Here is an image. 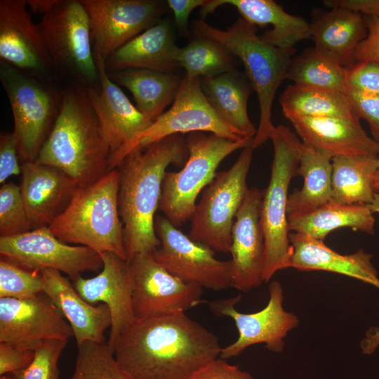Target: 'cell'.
Masks as SVG:
<instances>
[{
    "label": "cell",
    "instance_id": "cell-1",
    "mask_svg": "<svg viewBox=\"0 0 379 379\" xmlns=\"http://www.w3.org/2000/svg\"><path fill=\"white\" fill-rule=\"evenodd\" d=\"M221 349L215 334L182 312L135 319L113 347L133 379H191Z\"/></svg>",
    "mask_w": 379,
    "mask_h": 379
},
{
    "label": "cell",
    "instance_id": "cell-2",
    "mask_svg": "<svg viewBox=\"0 0 379 379\" xmlns=\"http://www.w3.org/2000/svg\"><path fill=\"white\" fill-rule=\"evenodd\" d=\"M188 156L186 139L175 134L146 147L137 146L117 168L127 260L153 253L159 247L154 220L166 168L185 164Z\"/></svg>",
    "mask_w": 379,
    "mask_h": 379
},
{
    "label": "cell",
    "instance_id": "cell-3",
    "mask_svg": "<svg viewBox=\"0 0 379 379\" xmlns=\"http://www.w3.org/2000/svg\"><path fill=\"white\" fill-rule=\"evenodd\" d=\"M62 93L60 113L34 161L84 187L110 171L109 151L86 88L70 83Z\"/></svg>",
    "mask_w": 379,
    "mask_h": 379
},
{
    "label": "cell",
    "instance_id": "cell-4",
    "mask_svg": "<svg viewBox=\"0 0 379 379\" xmlns=\"http://www.w3.org/2000/svg\"><path fill=\"white\" fill-rule=\"evenodd\" d=\"M195 36L218 41L232 55L237 57L256 93L260 121L252 147L255 149L270 139L274 128L272 107L279 86L286 74L295 48L283 49L272 46L257 34V27L239 18L226 30L215 28L203 20L192 25Z\"/></svg>",
    "mask_w": 379,
    "mask_h": 379
},
{
    "label": "cell",
    "instance_id": "cell-5",
    "mask_svg": "<svg viewBox=\"0 0 379 379\" xmlns=\"http://www.w3.org/2000/svg\"><path fill=\"white\" fill-rule=\"evenodd\" d=\"M119 174L110 171L96 182L79 187L71 201L48 227L65 244L113 253L127 260L124 226L119 211Z\"/></svg>",
    "mask_w": 379,
    "mask_h": 379
},
{
    "label": "cell",
    "instance_id": "cell-6",
    "mask_svg": "<svg viewBox=\"0 0 379 379\" xmlns=\"http://www.w3.org/2000/svg\"><path fill=\"white\" fill-rule=\"evenodd\" d=\"M274 157L269 185L262 191L260 221L265 245V282L279 270L290 267L287 204L291 180L298 174L302 142L286 126H274L270 135Z\"/></svg>",
    "mask_w": 379,
    "mask_h": 379
},
{
    "label": "cell",
    "instance_id": "cell-7",
    "mask_svg": "<svg viewBox=\"0 0 379 379\" xmlns=\"http://www.w3.org/2000/svg\"><path fill=\"white\" fill-rule=\"evenodd\" d=\"M0 81L11 108L19 157L34 161L60 113L62 90L0 60Z\"/></svg>",
    "mask_w": 379,
    "mask_h": 379
},
{
    "label": "cell",
    "instance_id": "cell-8",
    "mask_svg": "<svg viewBox=\"0 0 379 379\" xmlns=\"http://www.w3.org/2000/svg\"><path fill=\"white\" fill-rule=\"evenodd\" d=\"M253 138L228 140L204 132L189 133L188 159L178 172H166L159 209L178 227L191 219L199 193L216 175L220 162L233 152L253 142Z\"/></svg>",
    "mask_w": 379,
    "mask_h": 379
},
{
    "label": "cell",
    "instance_id": "cell-9",
    "mask_svg": "<svg viewBox=\"0 0 379 379\" xmlns=\"http://www.w3.org/2000/svg\"><path fill=\"white\" fill-rule=\"evenodd\" d=\"M37 25L57 77L84 88L99 83L89 18L81 1L58 0Z\"/></svg>",
    "mask_w": 379,
    "mask_h": 379
},
{
    "label": "cell",
    "instance_id": "cell-10",
    "mask_svg": "<svg viewBox=\"0 0 379 379\" xmlns=\"http://www.w3.org/2000/svg\"><path fill=\"white\" fill-rule=\"evenodd\" d=\"M253 149L252 144L242 149L231 168L217 173L204 190L190 219L191 239L214 251L230 253L234 219L248 190Z\"/></svg>",
    "mask_w": 379,
    "mask_h": 379
},
{
    "label": "cell",
    "instance_id": "cell-11",
    "mask_svg": "<svg viewBox=\"0 0 379 379\" xmlns=\"http://www.w3.org/2000/svg\"><path fill=\"white\" fill-rule=\"evenodd\" d=\"M154 229L160 246L153 256L171 274L215 291L232 287L230 260H218L213 250L191 239L166 217H155Z\"/></svg>",
    "mask_w": 379,
    "mask_h": 379
},
{
    "label": "cell",
    "instance_id": "cell-12",
    "mask_svg": "<svg viewBox=\"0 0 379 379\" xmlns=\"http://www.w3.org/2000/svg\"><path fill=\"white\" fill-rule=\"evenodd\" d=\"M240 300L239 295L214 300L209 304L211 310L215 315L232 319L238 331L237 339L222 347L219 357L227 360L239 355L248 347L260 343H264L265 347L273 352H281L284 347V338L299 322L295 314L284 308L281 284L273 281L270 284L268 302L258 312H239L236 305Z\"/></svg>",
    "mask_w": 379,
    "mask_h": 379
},
{
    "label": "cell",
    "instance_id": "cell-13",
    "mask_svg": "<svg viewBox=\"0 0 379 379\" xmlns=\"http://www.w3.org/2000/svg\"><path fill=\"white\" fill-rule=\"evenodd\" d=\"M0 254L30 270L52 269L73 281L86 271L102 268L100 255L84 246H71L60 241L48 227L11 237H0Z\"/></svg>",
    "mask_w": 379,
    "mask_h": 379
},
{
    "label": "cell",
    "instance_id": "cell-14",
    "mask_svg": "<svg viewBox=\"0 0 379 379\" xmlns=\"http://www.w3.org/2000/svg\"><path fill=\"white\" fill-rule=\"evenodd\" d=\"M132 278L135 319L185 311L203 302V288L173 275L156 261L153 253L127 260Z\"/></svg>",
    "mask_w": 379,
    "mask_h": 379
},
{
    "label": "cell",
    "instance_id": "cell-15",
    "mask_svg": "<svg viewBox=\"0 0 379 379\" xmlns=\"http://www.w3.org/2000/svg\"><path fill=\"white\" fill-rule=\"evenodd\" d=\"M88 15L95 60L104 62L154 25L164 12L156 0H81Z\"/></svg>",
    "mask_w": 379,
    "mask_h": 379
},
{
    "label": "cell",
    "instance_id": "cell-16",
    "mask_svg": "<svg viewBox=\"0 0 379 379\" xmlns=\"http://www.w3.org/2000/svg\"><path fill=\"white\" fill-rule=\"evenodd\" d=\"M99 83L86 88L109 151L110 171L117 168L137 146L140 135L152 124L112 81L105 62L95 60Z\"/></svg>",
    "mask_w": 379,
    "mask_h": 379
},
{
    "label": "cell",
    "instance_id": "cell-17",
    "mask_svg": "<svg viewBox=\"0 0 379 379\" xmlns=\"http://www.w3.org/2000/svg\"><path fill=\"white\" fill-rule=\"evenodd\" d=\"M194 132H209L231 140L243 138L212 107L200 79L185 75L172 106L140 135L137 146L146 147L172 135Z\"/></svg>",
    "mask_w": 379,
    "mask_h": 379
},
{
    "label": "cell",
    "instance_id": "cell-18",
    "mask_svg": "<svg viewBox=\"0 0 379 379\" xmlns=\"http://www.w3.org/2000/svg\"><path fill=\"white\" fill-rule=\"evenodd\" d=\"M72 328L44 293L30 298H0V342L34 350L44 341L68 340Z\"/></svg>",
    "mask_w": 379,
    "mask_h": 379
},
{
    "label": "cell",
    "instance_id": "cell-19",
    "mask_svg": "<svg viewBox=\"0 0 379 379\" xmlns=\"http://www.w3.org/2000/svg\"><path fill=\"white\" fill-rule=\"evenodd\" d=\"M0 58L41 79L53 81L58 78L27 1H0Z\"/></svg>",
    "mask_w": 379,
    "mask_h": 379
},
{
    "label": "cell",
    "instance_id": "cell-20",
    "mask_svg": "<svg viewBox=\"0 0 379 379\" xmlns=\"http://www.w3.org/2000/svg\"><path fill=\"white\" fill-rule=\"evenodd\" d=\"M262 191L248 188L232 230V287L248 292L263 281L265 245L260 221Z\"/></svg>",
    "mask_w": 379,
    "mask_h": 379
},
{
    "label": "cell",
    "instance_id": "cell-21",
    "mask_svg": "<svg viewBox=\"0 0 379 379\" xmlns=\"http://www.w3.org/2000/svg\"><path fill=\"white\" fill-rule=\"evenodd\" d=\"M101 271L92 278L79 277L73 286L91 305L105 304L111 314L109 346L113 347L121 333L135 320L132 302V278L127 260L111 252L100 253Z\"/></svg>",
    "mask_w": 379,
    "mask_h": 379
},
{
    "label": "cell",
    "instance_id": "cell-22",
    "mask_svg": "<svg viewBox=\"0 0 379 379\" xmlns=\"http://www.w3.org/2000/svg\"><path fill=\"white\" fill-rule=\"evenodd\" d=\"M21 194L32 230L49 227L66 208L79 187L61 171L35 161L21 166Z\"/></svg>",
    "mask_w": 379,
    "mask_h": 379
},
{
    "label": "cell",
    "instance_id": "cell-23",
    "mask_svg": "<svg viewBox=\"0 0 379 379\" xmlns=\"http://www.w3.org/2000/svg\"><path fill=\"white\" fill-rule=\"evenodd\" d=\"M305 145L333 158L336 156L379 155V143L363 130L356 116L307 117L290 116Z\"/></svg>",
    "mask_w": 379,
    "mask_h": 379
},
{
    "label": "cell",
    "instance_id": "cell-24",
    "mask_svg": "<svg viewBox=\"0 0 379 379\" xmlns=\"http://www.w3.org/2000/svg\"><path fill=\"white\" fill-rule=\"evenodd\" d=\"M43 293L47 295L69 324L77 346L86 342L105 343L104 333L111 326V314L105 304L96 306L86 302L75 290L69 278L60 272L41 271Z\"/></svg>",
    "mask_w": 379,
    "mask_h": 379
},
{
    "label": "cell",
    "instance_id": "cell-25",
    "mask_svg": "<svg viewBox=\"0 0 379 379\" xmlns=\"http://www.w3.org/2000/svg\"><path fill=\"white\" fill-rule=\"evenodd\" d=\"M234 6L241 18L255 26L272 25L260 36L275 47L294 48L299 41L311 39L310 24L304 18L291 15L272 0H206L200 14L206 17L222 5Z\"/></svg>",
    "mask_w": 379,
    "mask_h": 379
},
{
    "label": "cell",
    "instance_id": "cell-26",
    "mask_svg": "<svg viewBox=\"0 0 379 379\" xmlns=\"http://www.w3.org/2000/svg\"><path fill=\"white\" fill-rule=\"evenodd\" d=\"M290 267L302 271L322 270L350 277L370 284L379 290V277L372 263V255L359 250L342 255L328 247L323 241L290 233Z\"/></svg>",
    "mask_w": 379,
    "mask_h": 379
},
{
    "label": "cell",
    "instance_id": "cell-27",
    "mask_svg": "<svg viewBox=\"0 0 379 379\" xmlns=\"http://www.w3.org/2000/svg\"><path fill=\"white\" fill-rule=\"evenodd\" d=\"M310 24L316 50L345 68L354 63L356 48L368 32L362 15L340 8L314 9Z\"/></svg>",
    "mask_w": 379,
    "mask_h": 379
},
{
    "label": "cell",
    "instance_id": "cell-28",
    "mask_svg": "<svg viewBox=\"0 0 379 379\" xmlns=\"http://www.w3.org/2000/svg\"><path fill=\"white\" fill-rule=\"evenodd\" d=\"M180 48L166 20H159L114 52L105 62L107 72L145 69L171 72L178 65Z\"/></svg>",
    "mask_w": 379,
    "mask_h": 379
},
{
    "label": "cell",
    "instance_id": "cell-29",
    "mask_svg": "<svg viewBox=\"0 0 379 379\" xmlns=\"http://www.w3.org/2000/svg\"><path fill=\"white\" fill-rule=\"evenodd\" d=\"M202 91L218 115L243 138H254L257 128L249 119L248 100L254 89L246 74L237 69L200 79Z\"/></svg>",
    "mask_w": 379,
    "mask_h": 379
},
{
    "label": "cell",
    "instance_id": "cell-30",
    "mask_svg": "<svg viewBox=\"0 0 379 379\" xmlns=\"http://www.w3.org/2000/svg\"><path fill=\"white\" fill-rule=\"evenodd\" d=\"M107 73L112 81L132 93L138 109L152 121L173 102L182 81L171 72L145 69L131 68Z\"/></svg>",
    "mask_w": 379,
    "mask_h": 379
},
{
    "label": "cell",
    "instance_id": "cell-31",
    "mask_svg": "<svg viewBox=\"0 0 379 379\" xmlns=\"http://www.w3.org/2000/svg\"><path fill=\"white\" fill-rule=\"evenodd\" d=\"M289 230L324 241L332 231L350 227L374 233L375 220L366 204H341L332 200L305 213L288 217Z\"/></svg>",
    "mask_w": 379,
    "mask_h": 379
},
{
    "label": "cell",
    "instance_id": "cell-32",
    "mask_svg": "<svg viewBox=\"0 0 379 379\" xmlns=\"http://www.w3.org/2000/svg\"><path fill=\"white\" fill-rule=\"evenodd\" d=\"M298 174L303 185L288 197V217L310 212L331 200V157L302 143Z\"/></svg>",
    "mask_w": 379,
    "mask_h": 379
},
{
    "label": "cell",
    "instance_id": "cell-33",
    "mask_svg": "<svg viewBox=\"0 0 379 379\" xmlns=\"http://www.w3.org/2000/svg\"><path fill=\"white\" fill-rule=\"evenodd\" d=\"M379 166L377 155L332 158L331 200L341 204H370L375 195L373 180Z\"/></svg>",
    "mask_w": 379,
    "mask_h": 379
},
{
    "label": "cell",
    "instance_id": "cell-34",
    "mask_svg": "<svg viewBox=\"0 0 379 379\" xmlns=\"http://www.w3.org/2000/svg\"><path fill=\"white\" fill-rule=\"evenodd\" d=\"M284 116L350 117L355 116L345 93L288 85L279 98Z\"/></svg>",
    "mask_w": 379,
    "mask_h": 379
},
{
    "label": "cell",
    "instance_id": "cell-35",
    "mask_svg": "<svg viewBox=\"0 0 379 379\" xmlns=\"http://www.w3.org/2000/svg\"><path fill=\"white\" fill-rule=\"evenodd\" d=\"M286 79L294 84L346 93V68L312 48L292 58Z\"/></svg>",
    "mask_w": 379,
    "mask_h": 379
},
{
    "label": "cell",
    "instance_id": "cell-36",
    "mask_svg": "<svg viewBox=\"0 0 379 379\" xmlns=\"http://www.w3.org/2000/svg\"><path fill=\"white\" fill-rule=\"evenodd\" d=\"M178 65L189 78H207L236 69L232 54L213 39L196 36L180 48Z\"/></svg>",
    "mask_w": 379,
    "mask_h": 379
},
{
    "label": "cell",
    "instance_id": "cell-37",
    "mask_svg": "<svg viewBox=\"0 0 379 379\" xmlns=\"http://www.w3.org/2000/svg\"><path fill=\"white\" fill-rule=\"evenodd\" d=\"M77 347L74 371L69 379H133L107 343L86 342Z\"/></svg>",
    "mask_w": 379,
    "mask_h": 379
},
{
    "label": "cell",
    "instance_id": "cell-38",
    "mask_svg": "<svg viewBox=\"0 0 379 379\" xmlns=\"http://www.w3.org/2000/svg\"><path fill=\"white\" fill-rule=\"evenodd\" d=\"M41 271L25 269L1 257L0 298H25L43 293Z\"/></svg>",
    "mask_w": 379,
    "mask_h": 379
},
{
    "label": "cell",
    "instance_id": "cell-39",
    "mask_svg": "<svg viewBox=\"0 0 379 379\" xmlns=\"http://www.w3.org/2000/svg\"><path fill=\"white\" fill-rule=\"evenodd\" d=\"M30 230L20 187L5 182L0 188V236H15Z\"/></svg>",
    "mask_w": 379,
    "mask_h": 379
},
{
    "label": "cell",
    "instance_id": "cell-40",
    "mask_svg": "<svg viewBox=\"0 0 379 379\" xmlns=\"http://www.w3.org/2000/svg\"><path fill=\"white\" fill-rule=\"evenodd\" d=\"M68 340L44 341L34 350V358L25 368L10 373L15 379H60L58 363Z\"/></svg>",
    "mask_w": 379,
    "mask_h": 379
},
{
    "label": "cell",
    "instance_id": "cell-41",
    "mask_svg": "<svg viewBox=\"0 0 379 379\" xmlns=\"http://www.w3.org/2000/svg\"><path fill=\"white\" fill-rule=\"evenodd\" d=\"M347 90L379 96V63L358 61L346 68Z\"/></svg>",
    "mask_w": 379,
    "mask_h": 379
},
{
    "label": "cell",
    "instance_id": "cell-42",
    "mask_svg": "<svg viewBox=\"0 0 379 379\" xmlns=\"http://www.w3.org/2000/svg\"><path fill=\"white\" fill-rule=\"evenodd\" d=\"M353 114L359 119H365L373 135L379 143V96L347 90Z\"/></svg>",
    "mask_w": 379,
    "mask_h": 379
},
{
    "label": "cell",
    "instance_id": "cell-43",
    "mask_svg": "<svg viewBox=\"0 0 379 379\" xmlns=\"http://www.w3.org/2000/svg\"><path fill=\"white\" fill-rule=\"evenodd\" d=\"M18 143L13 132H1L0 134V183L21 173L18 164Z\"/></svg>",
    "mask_w": 379,
    "mask_h": 379
},
{
    "label": "cell",
    "instance_id": "cell-44",
    "mask_svg": "<svg viewBox=\"0 0 379 379\" xmlns=\"http://www.w3.org/2000/svg\"><path fill=\"white\" fill-rule=\"evenodd\" d=\"M34 350L0 342V375L10 374L28 366Z\"/></svg>",
    "mask_w": 379,
    "mask_h": 379
},
{
    "label": "cell",
    "instance_id": "cell-45",
    "mask_svg": "<svg viewBox=\"0 0 379 379\" xmlns=\"http://www.w3.org/2000/svg\"><path fill=\"white\" fill-rule=\"evenodd\" d=\"M367 35L354 53V61H374L379 63V18L364 16Z\"/></svg>",
    "mask_w": 379,
    "mask_h": 379
},
{
    "label": "cell",
    "instance_id": "cell-46",
    "mask_svg": "<svg viewBox=\"0 0 379 379\" xmlns=\"http://www.w3.org/2000/svg\"><path fill=\"white\" fill-rule=\"evenodd\" d=\"M191 379H254L248 372L230 364L225 359H215L198 371Z\"/></svg>",
    "mask_w": 379,
    "mask_h": 379
},
{
    "label": "cell",
    "instance_id": "cell-47",
    "mask_svg": "<svg viewBox=\"0 0 379 379\" xmlns=\"http://www.w3.org/2000/svg\"><path fill=\"white\" fill-rule=\"evenodd\" d=\"M168 7L172 10L175 25L180 36L188 35V20L192 11L197 7H202L206 0H168Z\"/></svg>",
    "mask_w": 379,
    "mask_h": 379
},
{
    "label": "cell",
    "instance_id": "cell-48",
    "mask_svg": "<svg viewBox=\"0 0 379 379\" xmlns=\"http://www.w3.org/2000/svg\"><path fill=\"white\" fill-rule=\"evenodd\" d=\"M324 4L329 8H340L363 16L379 18V0H326Z\"/></svg>",
    "mask_w": 379,
    "mask_h": 379
},
{
    "label": "cell",
    "instance_id": "cell-49",
    "mask_svg": "<svg viewBox=\"0 0 379 379\" xmlns=\"http://www.w3.org/2000/svg\"><path fill=\"white\" fill-rule=\"evenodd\" d=\"M58 0H29L27 8L34 13L42 15L50 11L56 4Z\"/></svg>",
    "mask_w": 379,
    "mask_h": 379
},
{
    "label": "cell",
    "instance_id": "cell-50",
    "mask_svg": "<svg viewBox=\"0 0 379 379\" xmlns=\"http://www.w3.org/2000/svg\"><path fill=\"white\" fill-rule=\"evenodd\" d=\"M379 345V331L370 333L363 340L361 348L364 354H371Z\"/></svg>",
    "mask_w": 379,
    "mask_h": 379
},
{
    "label": "cell",
    "instance_id": "cell-51",
    "mask_svg": "<svg viewBox=\"0 0 379 379\" xmlns=\"http://www.w3.org/2000/svg\"><path fill=\"white\" fill-rule=\"evenodd\" d=\"M368 206L373 213H379V194H375L373 201Z\"/></svg>",
    "mask_w": 379,
    "mask_h": 379
},
{
    "label": "cell",
    "instance_id": "cell-52",
    "mask_svg": "<svg viewBox=\"0 0 379 379\" xmlns=\"http://www.w3.org/2000/svg\"><path fill=\"white\" fill-rule=\"evenodd\" d=\"M373 190L375 193L379 194V166L374 176Z\"/></svg>",
    "mask_w": 379,
    "mask_h": 379
},
{
    "label": "cell",
    "instance_id": "cell-53",
    "mask_svg": "<svg viewBox=\"0 0 379 379\" xmlns=\"http://www.w3.org/2000/svg\"><path fill=\"white\" fill-rule=\"evenodd\" d=\"M0 379H15L11 374H6L0 376Z\"/></svg>",
    "mask_w": 379,
    "mask_h": 379
}]
</instances>
